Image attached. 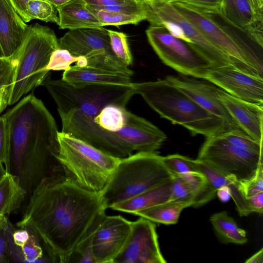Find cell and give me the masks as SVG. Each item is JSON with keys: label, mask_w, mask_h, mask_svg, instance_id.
<instances>
[{"label": "cell", "mask_w": 263, "mask_h": 263, "mask_svg": "<svg viewBox=\"0 0 263 263\" xmlns=\"http://www.w3.org/2000/svg\"><path fill=\"white\" fill-rule=\"evenodd\" d=\"M100 193L70 179L43 178L16 226L37 239L49 262H69L77 245L105 212Z\"/></svg>", "instance_id": "cell-1"}, {"label": "cell", "mask_w": 263, "mask_h": 263, "mask_svg": "<svg viewBox=\"0 0 263 263\" xmlns=\"http://www.w3.org/2000/svg\"><path fill=\"white\" fill-rule=\"evenodd\" d=\"M2 116L10 173L18 177L27 197L44 178H67L57 158L56 122L41 100L30 93Z\"/></svg>", "instance_id": "cell-2"}, {"label": "cell", "mask_w": 263, "mask_h": 263, "mask_svg": "<svg viewBox=\"0 0 263 263\" xmlns=\"http://www.w3.org/2000/svg\"><path fill=\"white\" fill-rule=\"evenodd\" d=\"M132 86L135 95L141 96L161 118L185 127L193 136L207 138L228 131L221 118L204 109L165 78L132 83Z\"/></svg>", "instance_id": "cell-3"}, {"label": "cell", "mask_w": 263, "mask_h": 263, "mask_svg": "<svg viewBox=\"0 0 263 263\" xmlns=\"http://www.w3.org/2000/svg\"><path fill=\"white\" fill-rule=\"evenodd\" d=\"M162 158L157 152H140L120 159L100 193L105 208H110L172 179Z\"/></svg>", "instance_id": "cell-4"}, {"label": "cell", "mask_w": 263, "mask_h": 263, "mask_svg": "<svg viewBox=\"0 0 263 263\" xmlns=\"http://www.w3.org/2000/svg\"><path fill=\"white\" fill-rule=\"evenodd\" d=\"M58 140L57 158L67 178L85 190L101 193L120 159L62 132H58Z\"/></svg>", "instance_id": "cell-5"}, {"label": "cell", "mask_w": 263, "mask_h": 263, "mask_svg": "<svg viewBox=\"0 0 263 263\" xmlns=\"http://www.w3.org/2000/svg\"><path fill=\"white\" fill-rule=\"evenodd\" d=\"M50 28L38 23L28 26L23 43L13 59L17 60L15 82L9 105L41 85L49 73L47 67L52 53L60 49Z\"/></svg>", "instance_id": "cell-6"}, {"label": "cell", "mask_w": 263, "mask_h": 263, "mask_svg": "<svg viewBox=\"0 0 263 263\" xmlns=\"http://www.w3.org/2000/svg\"><path fill=\"white\" fill-rule=\"evenodd\" d=\"M132 83L126 85L73 86L62 79H52L49 73L41 85L47 89L54 100L59 114L79 109L93 118L107 105L115 104L125 107L131 97L135 95Z\"/></svg>", "instance_id": "cell-7"}, {"label": "cell", "mask_w": 263, "mask_h": 263, "mask_svg": "<svg viewBox=\"0 0 263 263\" xmlns=\"http://www.w3.org/2000/svg\"><path fill=\"white\" fill-rule=\"evenodd\" d=\"M146 10V20L151 25H161L174 36L189 43L203 56L212 67L233 65L238 62L209 42L196 27L168 2L143 0Z\"/></svg>", "instance_id": "cell-8"}, {"label": "cell", "mask_w": 263, "mask_h": 263, "mask_svg": "<svg viewBox=\"0 0 263 263\" xmlns=\"http://www.w3.org/2000/svg\"><path fill=\"white\" fill-rule=\"evenodd\" d=\"M60 48L84 57L87 66L132 77L134 72L115 55L107 29L102 27L69 30L59 40Z\"/></svg>", "instance_id": "cell-9"}, {"label": "cell", "mask_w": 263, "mask_h": 263, "mask_svg": "<svg viewBox=\"0 0 263 263\" xmlns=\"http://www.w3.org/2000/svg\"><path fill=\"white\" fill-rule=\"evenodd\" d=\"M262 157L263 155L231 144L219 134L206 138L197 159L243 183L255 175L260 163L263 162Z\"/></svg>", "instance_id": "cell-10"}, {"label": "cell", "mask_w": 263, "mask_h": 263, "mask_svg": "<svg viewBox=\"0 0 263 263\" xmlns=\"http://www.w3.org/2000/svg\"><path fill=\"white\" fill-rule=\"evenodd\" d=\"M145 32L149 44L165 65L183 75L205 79L212 66L190 43L162 26L150 25Z\"/></svg>", "instance_id": "cell-11"}, {"label": "cell", "mask_w": 263, "mask_h": 263, "mask_svg": "<svg viewBox=\"0 0 263 263\" xmlns=\"http://www.w3.org/2000/svg\"><path fill=\"white\" fill-rule=\"evenodd\" d=\"M158 243L156 224L140 217L132 222L129 236L112 263H165Z\"/></svg>", "instance_id": "cell-12"}, {"label": "cell", "mask_w": 263, "mask_h": 263, "mask_svg": "<svg viewBox=\"0 0 263 263\" xmlns=\"http://www.w3.org/2000/svg\"><path fill=\"white\" fill-rule=\"evenodd\" d=\"M132 222L120 215L104 214L91 238V250L95 263H112L130 234Z\"/></svg>", "instance_id": "cell-13"}, {"label": "cell", "mask_w": 263, "mask_h": 263, "mask_svg": "<svg viewBox=\"0 0 263 263\" xmlns=\"http://www.w3.org/2000/svg\"><path fill=\"white\" fill-rule=\"evenodd\" d=\"M205 79L236 98L263 105V79L260 76L230 65L211 67Z\"/></svg>", "instance_id": "cell-14"}, {"label": "cell", "mask_w": 263, "mask_h": 263, "mask_svg": "<svg viewBox=\"0 0 263 263\" xmlns=\"http://www.w3.org/2000/svg\"><path fill=\"white\" fill-rule=\"evenodd\" d=\"M165 79L204 109L221 118L228 131L241 129L221 102L218 95L219 87L206 79L184 75L168 76Z\"/></svg>", "instance_id": "cell-15"}, {"label": "cell", "mask_w": 263, "mask_h": 263, "mask_svg": "<svg viewBox=\"0 0 263 263\" xmlns=\"http://www.w3.org/2000/svg\"><path fill=\"white\" fill-rule=\"evenodd\" d=\"M170 3L212 44L233 60L240 61L255 71L242 51L224 32L198 7L180 0Z\"/></svg>", "instance_id": "cell-16"}, {"label": "cell", "mask_w": 263, "mask_h": 263, "mask_svg": "<svg viewBox=\"0 0 263 263\" xmlns=\"http://www.w3.org/2000/svg\"><path fill=\"white\" fill-rule=\"evenodd\" d=\"M196 6L224 32L245 54L253 68L262 76L263 40L228 21L220 13V8Z\"/></svg>", "instance_id": "cell-17"}, {"label": "cell", "mask_w": 263, "mask_h": 263, "mask_svg": "<svg viewBox=\"0 0 263 263\" xmlns=\"http://www.w3.org/2000/svg\"><path fill=\"white\" fill-rule=\"evenodd\" d=\"M117 133L133 151L137 152L156 153L167 139L157 126L129 111L125 125Z\"/></svg>", "instance_id": "cell-18"}, {"label": "cell", "mask_w": 263, "mask_h": 263, "mask_svg": "<svg viewBox=\"0 0 263 263\" xmlns=\"http://www.w3.org/2000/svg\"><path fill=\"white\" fill-rule=\"evenodd\" d=\"M218 95L240 129L254 140L262 143L263 105L238 99L220 88Z\"/></svg>", "instance_id": "cell-19"}, {"label": "cell", "mask_w": 263, "mask_h": 263, "mask_svg": "<svg viewBox=\"0 0 263 263\" xmlns=\"http://www.w3.org/2000/svg\"><path fill=\"white\" fill-rule=\"evenodd\" d=\"M28 26L8 0H0L1 56L13 59L26 36Z\"/></svg>", "instance_id": "cell-20"}, {"label": "cell", "mask_w": 263, "mask_h": 263, "mask_svg": "<svg viewBox=\"0 0 263 263\" xmlns=\"http://www.w3.org/2000/svg\"><path fill=\"white\" fill-rule=\"evenodd\" d=\"M219 11L233 24L263 39V12L253 0H222Z\"/></svg>", "instance_id": "cell-21"}, {"label": "cell", "mask_w": 263, "mask_h": 263, "mask_svg": "<svg viewBox=\"0 0 263 263\" xmlns=\"http://www.w3.org/2000/svg\"><path fill=\"white\" fill-rule=\"evenodd\" d=\"M62 79L73 86L87 84L129 85L131 77L89 66H70L64 71Z\"/></svg>", "instance_id": "cell-22"}, {"label": "cell", "mask_w": 263, "mask_h": 263, "mask_svg": "<svg viewBox=\"0 0 263 263\" xmlns=\"http://www.w3.org/2000/svg\"><path fill=\"white\" fill-rule=\"evenodd\" d=\"M197 172L202 173L210 184L216 190L222 186L229 187L231 198L233 199L237 212L241 216H247L253 213L247 202L241 183L233 177L226 176L206 163L197 160H194Z\"/></svg>", "instance_id": "cell-23"}, {"label": "cell", "mask_w": 263, "mask_h": 263, "mask_svg": "<svg viewBox=\"0 0 263 263\" xmlns=\"http://www.w3.org/2000/svg\"><path fill=\"white\" fill-rule=\"evenodd\" d=\"M60 29L69 30L103 27L97 17L88 9L84 0H72L57 8Z\"/></svg>", "instance_id": "cell-24"}, {"label": "cell", "mask_w": 263, "mask_h": 263, "mask_svg": "<svg viewBox=\"0 0 263 263\" xmlns=\"http://www.w3.org/2000/svg\"><path fill=\"white\" fill-rule=\"evenodd\" d=\"M171 186L172 179L132 198L114 204L110 208L135 215L139 211L170 201Z\"/></svg>", "instance_id": "cell-25"}, {"label": "cell", "mask_w": 263, "mask_h": 263, "mask_svg": "<svg viewBox=\"0 0 263 263\" xmlns=\"http://www.w3.org/2000/svg\"><path fill=\"white\" fill-rule=\"evenodd\" d=\"M26 197L18 177L7 172L0 180V219L20 208Z\"/></svg>", "instance_id": "cell-26"}, {"label": "cell", "mask_w": 263, "mask_h": 263, "mask_svg": "<svg viewBox=\"0 0 263 263\" xmlns=\"http://www.w3.org/2000/svg\"><path fill=\"white\" fill-rule=\"evenodd\" d=\"M210 221L221 241L243 245L247 242L246 232L238 227L235 220L226 211L212 215Z\"/></svg>", "instance_id": "cell-27"}, {"label": "cell", "mask_w": 263, "mask_h": 263, "mask_svg": "<svg viewBox=\"0 0 263 263\" xmlns=\"http://www.w3.org/2000/svg\"><path fill=\"white\" fill-rule=\"evenodd\" d=\"M187 208L185 204L168 201L137 212L135 215L154 222L164 224L177 223L182 211Z\"/></svg>", "instance_id": "cell-28"}, {"label": "cell", "mask_w": 263, "mask_h": 263, "mask_svg": "<svg viewBox=\"0 0 263 263\" xmlns=\"http://www.w3.org/2000/svg\"><path fill=\"white\" fill-rule=\"evenodd\" d=\"M177 175L183 178L194 192L193 207L201 206L215 198L217 190L212 187L202 173L192 172Z\"/></svg>", "instance_id": "cell-29"}, {"label": "cell", "mask_w": 263, "mask_h": 263, "mask_svg": "<svg viewBox=\"0 0 263 263\" xmlns=\"http://www.w3.org/2000/svg\"><path fill=\"white\" fill-rule=\"evenodd\" d=\"M128 112L125 107L109 104L104 107L93 119L102 128L109 132H117L125 125Z\"/></svg>", "instance_id": "cell-30"}, {"label": "cell", "mask_w": 263, "mask_h": 263, "mask_svg": "<svg viewBox=\"0 0 263 263\" xmlns=\"http://www.w3.org/2000/svg\"><path fill=\"white\" fill-rule=\"evenodd\" d=\"M88 9L97 17L103 26H119L127 24L136 25L146 20L141 16L93 8L87 5Z\"/></svg>", "instance_id": "cell-31"}, {"label": "cell", "mask_w": 263, "mask_h": 263, "mask_svg": "<svg viewBox=\"0 0 263 263\" xmlns=\"http://www.w3.org/2000/svg\"><path fill=\"white\" fill-rule=\"evenodd\" d=\"M55 7L45 0H29L28 4V14L31 21L38 19L45 22L59 23Z\"/></svg>", "instance_id": "cell-32"}, {"label": "cell", "mask_w": 263, "mask_h": 263, "mask_svg": "<svg viewBox=\"0 0 263 263\" xmlns=\"http://www.w3.org/2000/svg\"><path fill=\"white\" fill-rule=\"evenodd\" d=\"M220 135L233 145L251 152L263 155L262 143L254 140L242 129L231 130Z\"/></svg>", "instance_id": "cell-33"}, {"label": "cell", "mask_w": 263, "mask_h": 263, "mask_svg": "<svg viewBox=\"0 0 263 263\" xmlns=\"http://www.w3.org/2000/svg\"><path fill=\"white\" fill-rule=\"evenodd\" d=\"M112 51L116 57L129 67L133 63V56L126 35L123 32L107 29Z\"/></svg>", "instance_id": "cell-34"}, {"label": "cell", "mask_w": 263, "mask_h": 263, "mask_svg": "<svg viewBox=\"0 0 263 263\" xmlns=\"http://www.w3.org/2000/svg\"><path fill=\"white\" fill-rule=\"evenodd\" d=\"M194 199V192L187 182L179 175H173L170 201L183 203L189 207L192 206Z\"/></svg>", "instance_id": "cell-35"}, {"label": "cell", "mask_w": 263, "mask_h": 263, "mask_svg": "<svg viewBox=\"0 0 263 263\" xmlns=\"http://www.w3.org/2000/svg\"><path fill=\"white\" fill-rule=\"evenodd\" d=\"M162 159L166 168L173 176L197 172L194 160L187 157L173 154L163 157Z\"/></svg>", "instance_id": "cell-36"}, {"label": "cell", "mask_w": 263, "mask_h": 263, "mask_svg": "<svg viewBox=\"0 0 263 263\" xmlns=\"http://www.w3.org/2000/svg\"><path fill=\"white\" fill-rule=\"evenodd\" d=\"M81 58L73 56L66 49L60 48L51 54L47 69L49 71H65L70 68L71 64L78 62Z\"/></svg>", "instance_id": "cell-37"}, {"label": "cell", "mask_w": 263, "mask_h": 263, "mask_svg": "<svg viewBox=\"0 0 263 263\" xmlns=\"http://www.w3.org/2000/svg\"><path fill=\"white\" fill-rule=\"evenodd\" d=\"M24 262H47L44 255V249L36 237L30 233L28 241L21 248Z\"/></svg>", "instance_id": "cell-38"}, {"label": "cell", "mask_w": 263, "mask_h": 263, "mask_svg": "<svg viewBox=\"0 0 263 263\" xmlns=\"http://www.w3.org/2000/svg\"><path fill=\"white\" fill-rule=\"evenodd\" d=\"M17 60L0 55V88L15 82Z\"/></svg>", "instance_id": "cell-39"}, {"label": "cell", "mask_w": 263, "mask_h": 263, "mask_svg": "<svg viewBox=\"0 0 263 263\" xmlns=\"http://www.w3.org/2000/svg\"><path fill=\"white\" fill-rule=\"evenodd\" d=\"M12 227L7 216L0 219V263L10 261L9 233Z\"/></svg>", "instance_id": "cell-40"}, {"label": "cell", "mask_w": 263, "mask_h": 263, "mask_svg": "<svg viewBox=\"0 0 263 263\" xmlns=\"http://www.w3.org/2000/svg\"><path fill=\"white\" fill-rule=\"evenodd\" d=\"M241 184L246 198L263 192V162L260 163L255 175L248 181L241 183Z\"/></svg>", "instance_id": "cell-41"}, {"label": "cell", "mask_w": 263, "mask_h": 263, "mask_svg": "<svg viewBox=\"0 0 263 263\" xmlns=\"http://www.w3.org/2000/svg\"><path fill=\"white\" fill-rule=\"evenodd\" d=\"M0 163L4 164L7 172L10 173V165L6 153L5 120L3 116L0 117Z\"/></svg>", "instance_id": "cell-42"}, {"label": "cell", "mask_w": 263, "mask_h": 263, "mask_svg": "<svg viewBox=\"0 0 263 263\" xmlns=\"http://www.w3.org/2000/svg\"><path fill=\"white\" fill-rule=\"evenodd\" d=\"M247 200L252 212L262 214L263 192H258L248 197Z\"/></svg>", "instance_id": "cell-43"}, {"label": "cell", "mask_w": 263, "mask_h": 263, "mask_svg": "<svg viewBox=\"0 0 263 263\" xmlns=\"http://www.w3.org/2000/svg\"><path fill=\"white\" fill-rule=\"evenodd\" d=\"M8 1L25 23L30 21L28 14V4L29 0H8Z\"/></svg>", "instance_id": "cell-44"}, {"label": "cell", "mask_w": 263, "mask_h": 263, "mask_svg": "<svg viewBox=\"0 0 263 263\" xmlns=\"http://www.w3.org/2000/svg\"><path fill=\"white\" fill-rule=\"evenodd\" d=\"M13 85L14 84H11L3 86L0 88V114L9 105Z\"/></svg>", "instance_id": "cell-45"}, {"label": "cell", "mask_w": 263, "mask_h": 263, "mask_svg": "<svg viewBox=\"0 0 263 263\" xmlns=\"http://www.w3.org/2000/svg\"><path fill=\"white\" fill-rule=\"evenodd\" d=\"M29 236L30 232L23 228L18 230L14 229L12 233V238L14 243L20 249L28 241Z\"/></svg>", "instance_id": "cell-46"}, {"label": "cell", "mask_w": 263, "mask_h": 263, "mask_svg": "<svg viewBox=\"0 0 263 263\" xmlns=\"http://www.w3.org/2000/svg\"><path fill=\"white\" fill-rule=\"evenodd\" d=\"M87 4L114 6L139 2L141 0H84Z\"/></svg>", "instance_id": "cell-47"}, {"label": "cell", "mask_w": 263, "mask_h": 263, "mask_svg": "<svg viewBox=\"0 0 263 263\" xmlns=\"http://www.w3.org/2000/svg\"><path fill=\"white\" fill-rule=\"evenodd\" d=\"M200 7L219 8L222 0H180Z\"/></svg>", "instance_id": "cell-48"}, {"label": "cell", "mask_w": 263, "mask_h": 263, "mask_svg": "<svg viewBox=\"0 0 263 263\" xmlns=\"http://www.w3.org/2000/svg\"><path fill=\"white\" fill-rule=\"evenodd\" d=\"M216 195L222 202H225L231 198V191L228 186L223 185L217 189Z\"/></svg>", "instance_id": "cell-49"}, {"label": "cell", "mask_w": 263, "mask_h": 263, "mask_svg": "<svg viewBox=\"0 0 263 263\" xmlns=\"http://www.w3.org/2000/svg\"><path fill=\"white\" fill-rule=\"evenodd\" d=\"M246 263H262L263 262V249L261 248L253 255L246 260Z\"/></svg>", "instance_id": "cell-50"}, {"label": "cell", "mask_w": 263, "mask_h": 263, "mask_svg": "<svg viewBox=\"0 0 263 263\" xmlns=\"http://www.w3.org/2000/svg\"><path fill=\"white\" fill-rule=\"evenodd\" d=\"M52 5H53L56 8L61 7L63 5H66L72 0H45Z\"/></svg>", "instance_id": "cell-51"}, {"label": "cell", "mask_w": 263, "mask_h": 263, "mask_svg": "<svg viewBox=\"0 0 263 263\" xmlns=\"http://www.w3.org/2000/svg\"><path fill=\"white\" fill-rule=\"evenodd\" d=\"M256 7L263 12V0H253Z\"/></svg>", "instance_id": "cell-52"}, {"label": "cell", "mask_w": 263, "mask_h": 263, "mask_svg": "<svg viewBox=\"0 0 263 263\" xmlns=\"http://www.w3.org/2000/svg\"><path fill=\"white\" fill-rule=\"evenodd\" d=\"M7 173L5 168L4 167L3 164L0 163V180Z\"/></svg>", "instance_id": "cell-53"}, {"label": "cell", "mask_w": 263, "mask_h": 263, "mask_svg": "<svg viewBox=\"0 0 263 263\" xmlns=\"http://www.w3.org/2000/svg\"><path fill=\"white\" fill-rule=\"evenodd\" d=\"M164 1H165L168 2H171L173 1H178V0H164Z\"/></svg>", "instance_id": "cell-54"}]
</instances>
